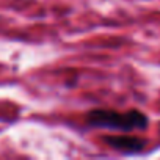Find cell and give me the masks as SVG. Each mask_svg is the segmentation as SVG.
Listing matches in <instances>:
<instances>
[{
  "label": "cell",
  "instance_id": "1",
  "mask_svg": "<svg viewBox=\"0 0 160 160\" xmlns=\"http://www.w3.org/2000/svg\"><path fill=\"white\" fill-rule=\"evenodd\" d=\"M87 122L91 127L101 129H112L121 132H132V130H143L148 127V116L138 110H130L119 113L116 110L108 108H94L88 113Z\"/></svg>",
  "mask_w": 160,
  "mask_h": 160
},
{
  "label": "cell",
  "instance_id": "2",
  "mask_svg": "<svg viewBox=\"0 0 160 160\" xmlns=\"http://www.w3.org/2000/svg\"><path fill=\"white\" fill-rule=\"evenodd\" d=\"M108 146L113 149L122 152V154H135L143 151L146 141L143 138L133 137V135H108L104 138Z\"/></svg>",
  "mask_w": 160,
  "mask_h": 160
}]
</instances>
